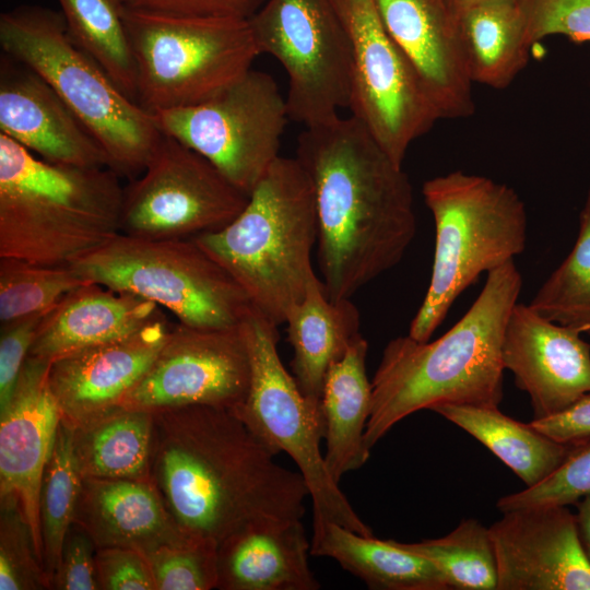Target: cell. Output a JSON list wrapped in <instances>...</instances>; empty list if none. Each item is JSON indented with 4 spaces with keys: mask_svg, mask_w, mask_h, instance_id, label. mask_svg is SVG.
Returning a JSON list of instances; mask_svg holds the SVG:
<instances>
[{
    "mask_svg": "<svg viewBox=\"0 0 590 590\" xmlns=\"http://www.w3.org/2000/svg\"><path fill=\"white\" fill-rule=\"evenodd\" d=\"M125 23L137 103L152 115L203 103L251 69L260 55L248 20L132 10Z\"/></svg>",
    "mask_w": 590,
    "mask_h": 590,
    "instance_id": "ba28073f",
    "label": "cell"
},
{
    "mask_svg": "<svg viewBox=\"0 0 590 590\" xmlns=\"http://www.w3.org/2000/svg\"><path fill=\"white\" fill-rule=\"evenodd\" d=\"M434 411L489 449L527 487L551 475L565 460L570 446L544 435L530 423L518 422L498 406L439 404Z\"/></svg>",
    "mask_w": 590,
    "mask_h": 590,
    "instance_id": "f546056e",
    "label": "cell"
},
{
    "mask_svg": "<svg viewBox=\"0 0 590 590\" xmlns=\"http://www.w3.org/2000/svg\"><path fill=\"white\" fill-rule=\"evenodd\" d=\"M70 267L85 281L151 300L194 328L237 327L253 308L243 287L192 238L120 233Z\"/></svg>",
    "mask_w": 590,
    "mask_h": 590,
    "instance_id": "9c48e42d",
    "label": "cell"
},
{
    "mask_svg": "<svg viewBox=\"0 0 590 590\" xmlns=\"http://www.w3.org/2000/svg\"><path fill=\"white\" fill-rule=\"evenodd\" d=\"M49 365L27 357L9 404L0 411V500L16 504L43 566L40 491L62 417L49 387Z\"/></svg>",
    "mask_w": 590,
    "mask_h": 590,
    "instance_id": "e0dca14e",
    "label": "cell"
},
{
    "mask_svg": "<svg viewBox=\"0 0 590 590\" xmlns=\"http://www.w3.org/2000/svg\"><path fill=\"white\" fill-rule=\"evenodd\" d=\"M296 158L314 192L324 290L333 300L350 299L412 243L411 181L353 116L305 127Z\"/></svg>",
    "mask_w": 590,
    "mask_h": 590,
    "instance_id": "7a4b0ae2",
    "label": "cell"
},
{
    "mask_svg": "<svg viewBox=\"0 0 590 590\" xmlns=\"http://www.w3.org/2000/svg\"><path fill=\"white\" fill-rule=\"evenodd\" d=\"M132 10L193 17L249 20L266 0H120Z\"/></svg>",
    "mask_w": 590,
    "mask_h": 590,
    "instance_id": "7bdbcfd3",
    "label": "cell"
},
{
    "mask_svg": "<svg viewBox=\"0 0 590 590\" xmlns=\"http://www.w3.org/2000/svg\"><path fill=\"white\" fill-rule=\"evenodd\" d=\"M530 424L550 438L568 445L590 439V393L554 415L532 420Z\"/></svg>",
    "mask_w": 590,
    "mask_h": 590,
    "instance_id": "ee69618b",
    "label": "cell"
},
{
    "mask_svg": "<svg viewBox=\"0 0 590 590\" xmlns=\"http://www.w3.org/2000/svg\"><path fill=\"white\" fill-rule=\"evenodd\" d=\"M73 42L137 102V72L120 0H58Z\"/></svg>",
    "mask_w": 590,
    "mask_h": 590,
    "instance_id": "4dcf8cb0",
    "label": "cell"
},
{
    "mask_svg": "<svg viewBox=\"0 0 590 590\" xmlns=\"http://www.w3.org/2000/svg\"><path fill=\"white\" fill-rule=\"evenodd\" d=\"M162 314L143 297L87 282L44 316L28 357L51 363L130 335Z\"/></svg>",
    "mask_w": 590,
    "mask_h": 590,
    "instance_id": "603a6c76",
    "label": "cell"
},
{
    "mask_svg": "<svg viewBox=\"0 0 590 590\" xmlns=\"http://www.w3.org/2000/svg\"><path fill=\"white\" fill-rule=\"evenodd\" d=\"M72 427L83 479L151 482L152 412L117 405Z\"/></svg>",
    "mask_w": 590,
    "mask_h": 590,
    "instance_id": "f1b7e54d",
    "label": "cell"
},
{
    "mask_svg": "<svg viewBox=\"0 0 590 590\" xmlns=\"http://www.w3.org/2000/svg\"><path fill=\"white\" fill-rule=\"evenodd\" d=\"M318 227L310 181L297 158L280 156L226 226L192 239L243 287L276 326L316 275Z\"/></svg>",
    "mask_w": 590,
    "mask_h": 590,
    "instance_id": "5b68a950",
    "label": "cell"
},
{
    "mask_svg": "<svg viewBox=\"0 0 590 590\" xmlns=\"http://www.w3.org/2000/svg\"><path fill=\"white\" fill-rule=\"evenodd\" d=\"M302 519L256 523L217 547V587L224 590H317Z\"/></svg>",
    "mask_w": 590,
    "mask_h": 590,
    "instance_id": "cb8c5ba5",
    "label": "cell"
},
{
    "mask_svg": "<svg viewBox=\"0 0 590 590\" xmlns=\"http://www.w3.org/2000/svg\"><path fill=\"white\" fill-rule=\"evenodd\" d=\"M590 493V439L569 448L560 465L541 483L500 497L497 508L508 510L534 506H568Z\"/></svg>",
    "mask_w": 590,
    "mask_h": 590,
    "instance_id": "74e56055",
    "label": "cell"
},
{
    "mask_svg": "<svg viewBox=\"0 0 590 590\" xmlns=\"http://www.w3.org/2000/svg\"><path fill=\"white\" fill-rule=\"evenodd\" d=\"M250 377V355L240 324L203 329L177 322L119 405L148 412L187 405L235 409L247 397Z\"/></svg>",
    "mask_w": 590,
    "mask_h": 590,
    "instance_id": "9a60e30c",
    "label": "cell"
},
{
    "mask_svg": "<svg viewBox=\"0 0 590 590\" xmlns=\"http://www.w3.org/2000/svg\"><path fill=\"white\" fill-rule=\"evenodd\" d=\"M576 524L582 550L590 562V493L577 503Z\"/></svg>",
    "mask_w": 590,
    "mask_h": 590,
    "instance_id": "f6af8a7d",
    "label": "cell"
},
{
    "mask_svg": "<svg viewBox=\"0 0 590 590\" xmlns=\"http://www.w3.org/2000/svg\"><path fill=\"white\" fill-rule=\"evenodd\" d=\"M368 343L358 334L327 371L320 398L324 461L335 482L363 467L370 456L365 430L373 389L366 371Z\"/></svg>",
    "mask_w": 590,
    "mask_h": 590,
    "instance_id": "d4e9b609",
    "label": "cell"
},
{
    "mask_svg": "<svg viewBox=\"0 0 590 590\" xmlns=\"http://www.w3.org/2000/svg\"><path fill=\"white\" fill-rule=\"evenodd\" d=\"M522 276L515 261L487 273L464 316L435 341L401 335L388 342L371 380L365 430L369 450L404 417L439 404L498 406L503 400V342Z\"/></svg>",
    "mask_w": 590,
    "mask_h": 590,
    "instance_id": "3957f363",
    "label": "cell"
},
{
    "mask_svg": "<svg viewBox=\"0 0 590 590\" xmlns=\"http://www.w3.org/2000/svg\"><path fill=\"white\" fill-rule=\"evenodd\" d=\"M452 19L455 20L459 14H461L467 9L483 2L485 0H444Z\"/></svg>",
    "mask_w": 590,
    "mask_h": 590,
    "instance_id": "bcb514c9",
    "label": "cell"
},
{
    "mask_svg": "<svg viewBox=\"0 0 590 590\" xmlns=\"http://www.w3.org/2000/svg\"><path fill=\"white\" fill-rule=\"evenodd\" d=\"M518 1L531 47L551 35H564L576 44L590 42V0Z\"/></svg>",
    "mask_w": 590,
    "mask_h": 590,
    "instance_id": "f35d334b",
    "label": "cell"
},
{
    "mask_svg": "<svg viewBox=\"0 0 590 590\" xmlns=\"http://www.w3.org/2000/svg\"><path fill=\"white\" fill-rule=\"evenodd\" d=\"M87 282L70 266H42L0 258V322L46 315Z\"/></svg>",
    "mask_w": 590,
    "mask_h": 590,
    "instance_id": "e575fe53",
    "label": "cell"
},
{
    "mask_svg": "<svg viewBox=\"0 0 590 590\" xmlns=\"http://www.w3.org/2000/svg\"><path fill=\"white\" fill-rule=\"evenodd\" d=\"M396 543L430 560L442 574L449 589L497 588L496 558L489 531L476 519L463 520L442 538Z\"/></svg>",
    "mask_w": 590,
    "mask_h": 590,
    "instance_id": "d6a6232c",
    "label": "cell"
},
{
    "mask_svg": "<svg viewBox=\"0 0 590 590\" xmlns=\"http://www.w3.org/2000/svg\"><path fill=\"white\" fill-rule=\"evenodd\" d=\"M82 482L73 450V427L61 418L39 500L43 562L50 588L64 539L74 521Z\"/></svg>",
    "mask_w": 590,
    "mask_h": 590,
    "instance_id": "1f68e13d",
    "label": "cell"
},
{
    "mask_svg": "<svg viewBox=\"0 0 590 590\" xmlns=\"http://www.w3.org/2000/svg\"><path fill=\"white\" fill-rule=\"evenodd\" d=\"M240 327L249 350L251 377L246 399L233 410L271 452H285L297 465L312 503V532L334 522L374 535L327 468L320 450V405L302 392L284 367L278 352V326L252 308Z\"/></svg>",
    "mask_w": 590,
    "mask_h": 590,
    "instance_id": "30bf717a",
    "label": "cell"
},
{
    "mask_svg": "<svg viewBox=\"0 0 590 590\" xmlns=\"http://www.w3.org/2000/svg\"><path fill=\"white\" fill-rule=\"evenodd\" d=\"M529 306L545 319L590 335V187L576 243Z\"/></svg>",
    "mask_w": 590,
    "mask_h": 590,
    "instance_id": "836d02e7",
    "label": "cell"
},
{
    "mask_svg": "<svg viewBox=\"0 0 590 590\" xmlns=\"http://www.w3.org/2000/svg\"><path fill=\"white\" fill-rule=\"evenodd\" d=\"M44 316H30L1 323L0 411L10 402Z\"/></svg>",
    "mask_w": 590,
    "mask_h": 590,
    "instance_id": "60d3db41",
    "label": "cell"
},
{
    "mask_svg": "<svg viewBox=\"0 0 590 590\" xmlns=\"http://www.w3.org/2000/svg\"><path fill=\"white\" fill-rule=\"evenodd\" d=\"M0 133L49 163L109 167L103 146L54 88L5 54L0 59Z\"/></svg>",
    "mask_w": 590,
    "mask_h": 590,
    "instance_id": "ffe728a7",
    "label": "cell"
},
{
    "mask_svg": "<svg viewBox=\"0 0 590 590\" xmlns=\"http://www.w3.org/2000/svg\"><path fill=\"white\" fill-rule=\"evenodd\" d=\"M502 357L517 387L529 396L533 420L559 413L590 393V343L529 305L512 308Z\"/></svg>",
    "mask_w": 590,
    "mask_h": 590,
    "instance_id": "ac0fdd59",
    "label": "cell"
},
{
    "mask_svg": "<svg viewBox=\"0 0 590 590\" xmlns=\"http://www.w3.org/2000/svg\"><path fill=\"white\" fill-rule=\"evenodd\" d=\"M391 38L421 76L441 119L473 115L472 83L464 70L444 0H374Z\"/></svg>",
    "mask_w": 590,
    "mask_h": 590,
    "instance_id": "44dd1931",
    "label": "cell"
},
{
    "mask_svg": "<svg viewBox=\"0 0 590 590\" xmlns=\"http://www.w3.org/2000/svg\"><path fill=\"white\" fill-rule=\"evenodd\" d=\"M459 54L471 83L505 88L523 70L531 46L518 0H485L455 19Z\"/></svg>",
    "mask_w": 590,
    "mask_h": 590,
    "instance_id": "4316f807",
    "label": "cell"
},
{
    "mask_svg": "<svg viewBox=\"0 0 590 590\" xmlns=\"http://www.w3.org/2000/svg\"><path fill=\"white\" fill-rule=\"evenodd\" d=\"M248 198L201 154L162 133L142 175L123 188L120 233L192 238L226 226Z\"/></svg>",
    "mask_w": 590,
    "mask_h": 590,
    "instance_id": "5bb4252c",
    "label": "cell"
},
{
    "mask_svg": "<svg viewBox=\"0 0 590 590\" xmlns=\"http://www.w3.org/2000/svg\"><path fill=\"white\" fill-rule=\"evenodd\" d=\"M73 523L96 548L128 547L143 555L191 539L150 481L83 479Z\"/></svg>",
    "mask_w": 590,
    "mask_h": 590,
    "instance_id": "7402d4cb",
    "label": "cell"
},
{
    "mask_svg": "<svg viewBox=\"0 0 590 590\" xmlns=\"http://www.w3.org/2000/svg\"><path fill=\"white\" fill-rule=\"evenodd\" d=\"M424 201L435 223L430 282L409 335L428 341L450 307L480 275L522 253L528 217L511 187L460 170L428 179Z\"/></svg>",
    "mask_w": 590,
    "mask_h": 590,
    "instance_id": "52a82bcc",
    "label": "cell"
},
{
    "mask_svg": "<svg viewBox=\"0 0 590 590\" xmlns=\"http://www.w3.org/2000/svg\"><path fill=\"white\" fill-rule=\"evenodd\" d=\"M151 482L187 535L217 547L262 521L302 519L309 491L233 409L152 412Z\"/></svg>",
    "mask_w": 590,
    "mask_h": 590,
    "instance_id": "6da1fadb",
    "label": "cell"
},
{
    "mask_svg": "<svg viewBox=\"0 0 590 590\" xmlns=\"http://www.w3.org/2000/svg\"><path fill=\"white\" fill-rule=\"evenodd\" d=\"M96 546L87 533L73 523L62 546L60 562L51 581L58 590L98 589L95 571Z\"/></svg>",
    "mask_w": 590,
    "mask_h": 590,
    "instance_id": "b9f144b4",
    "label": "cell"
},
{
    "mask_svg": "<svg viewBox=\"0 0 590 590\" xmlns=\"http://www.w3.org/2000/svg\"><path fill=\"white\" fill-rule=\"evenodd\" d=\"M488 531L496 590H590V562L567 506L504 511Z\"/></svg>",
    "mask_w": 590,
    "mask_h": 590,
    "instance_id": "2e32d148",
    "label": "cell"
},
{
    "mask_svg": "<svg viewBox=\"0 0 590 590\" xmlns=\"http://www.w3.org/2000/svg\"><path fill=\"white\" fill-rule=\"evenodd\" d=\"M119 177L49 163L0 133V258L70 266L111 240L120 234Z\"/></svg>",
    "mask_w": 590,
    "mask_h": 590,
    "instance_id": "277c9868",
    "label": "cell"
},
{
    "mask_svg": "<svg viewBox=\"0 0 590 590\" xmlns=\"http://www.w3.org/2000/svg\"><path fill=\"white\" fill-rule=\"evenodd\" d=\"M172 327L162 314L130 335L52 361L48 382L61 418L75 426L119 405L150 368Z\"/></svg>",
    "mask_w": 590,
    "mask_h": 590,
    "instance_id": "d6986e66",
    "label": "cell"
},
{
    "mask_svg": "<svg viewBox=\"0 0 590 590\" xmlns=\"http://www.w3.org/2000/svg\"><path fill=\"white\" fill-rule=\"evenodd\" d=\"M248 22L260 55L287 73L290 119L309 127L349 108L351 45L332 0H266Z\"/></svg>",
    "mask_w": 590,
    "mask_h": 590,
    "instance_id": "7c38bea8",
    "label": "cell"
},
{
    "mask_svg": "<svg viewBox=\"0 0 590 590\" xmlns=\"http://www.w3.org/2000/svg\"><path fill=\"white\" fill-rule=\"evenodd\" d=\"M0 45L54 88L103 146L109 168L131 179L143 172L163 133L154 115L73 42L61 12L20 5L1 13Z\"/></svg>",
    "mask_w": 590,
    "mask_h": 590,
    "instance_id": "8992f818",
    "label": "cell"
},
{
    "mask_svg": "<svg viewBox=\"0 0 590 590\" xmlns=\"http://www.w3.org/2000/svg\"><path fill=\"white\" fill-rule=\"evenodd\" d=\"M95 571L102 590H156L144 555L128 547H97Z\"/></svg>",
    "mask_w": 590,
    "mask_h": 590,
    "instance_id": "ab89813d",
    "label": "cell"
},
{
    "mask_svg": "<svg viewBox=\"0 0 590 590\" xmlns=\"http://www.w3.org/2000/svg\"><path fill=\"white\" fill-rule=\"evenodd\" d=\"M156 590L217 587V546L199 539L162 546L146 555Z\"/></svg>",
    "mask_w": 590,
    "mask_h": 590,
    "instance_id": "d590c367",
    "label": "cell"
},
{
    "mask_svg": "<svg viewBox=\"0 0 590 590\" xmlns=\"http://www.w3.org/2000/svg\"><path fill=\"white\" fill-rule=\"evenodd\" d=\"M310 554L334 559L374 590H449L428 559L400 547L328 522L312 532Z\"/></svg>",
    "mask_w": 590,
    "mask_h": 590,
    "instance_id": "83f0119b",
    "label": "cell"
},
{
    "mask_svg": "<svg viewBox=\"0 0 590 590\" xmlns=\"http://www.w3.org/2000/svg\"><path fill=\"white\" fill-rule=\"evenodd\" d=\"M0 523V590L50 588L28 526L15 503H1Z\"/></svg>",
    "mask_w": 590,
    "mask_h": 590,
    "instance_id": "8d00e7d4",
    "label": "cell"
},
{
    "mask_svg": "<svg viewBox=\"0 0 590 590\" xmlns=\"http://www.w3.org/2000/svg\"><path fill=\"white\" fill-rule=\"evenodd\" d=\"M351 45L349 108L398 165L441 119L417 71L386 31L374 0H332Z\"/></svg>",
    "mask_w": 590,
    "mask_h": 590,
    "instance_id": "4fadbf2b",
    "label": "cell"
},
{
    "mask_svg": "<svg viewBox=\"0 0 590 590\" xmlns=\"http://www.w3.org/2000/svg\"><path fill=\"white\" fill-rule=\"evenodd\" d=\"M359 311L350 299H331L316 274L285 323L293 349L292 375L302 392L320 405L323 381L359 333Z\"/></svg>",
    "mask_w": 590,
    "mask_h": 590,
    "instance_id": "484cf974",
    "label": "cell"
},
{
    "mask_svg": "<svg viewBox=\"0 0 590 590\" xmlns=\"http://www.w3.org/2000/svg\"><path fill=\"white\" fill-rule=\"evenodd\" d=\"M154 117L163 133L201 154L248 197L280 157L290 119L274 79L253 69L203 103Z\"/></svg>",
    "mask_w": 590,
    "mask_h": 590,
    "instance_id": "8fae6325",
    "label": "cell"
}]
</instances>
